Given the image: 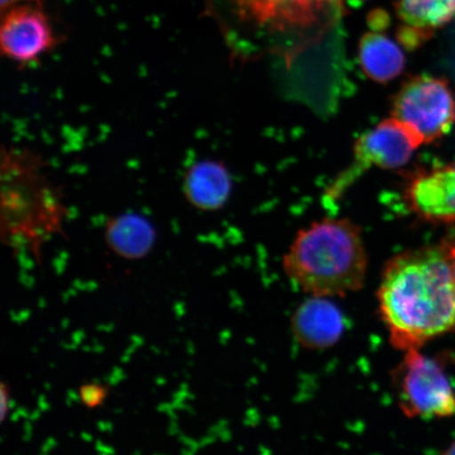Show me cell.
I'll list each match as a JSON object with an SVG mask.
<instances>
[{
    "label": "cell",
    "mask_w": 455,
    "mask_h": 455,
    "mask_svg": "<svg viewBox=\"0 0 455 455\" xmlns=\"http://www.w3.org/2000/svg\"><path fill=\"white\" fill-rule=\"evenodd\" d=\"M390 345L405 352L455 332V281L446 241L392 256L377 291Z\"/></svg>",
    "instance_id": "obj_1"
},
{
    "label": "cell",
    "mask_w": 455,
    "mask_h": 455,
    "mask_svg": "<svg viewBox=\"0 0 455 455\" xmlns=\"http://www.w3.org/2000/svg\"><path fill=\"white\" fill-rule=\"evenodd\" d=\"M282 264L289 281L310 297L358 292L369 264L362 228L346 218L313 221L297 233Z\"/></svg>",
    "instance_id": "obj_2"
},
{
    "label": "cell",
    "mask_w": 455,
    "mask_h": 455,
    "mask_svg": "<svg viewBox=\"0 0 455 455\" xmlns=\"http://www.w3.org/2000/svg\"><path fill=\"white\" fill-rule=\"evenodd\" d=\"M2 235L8 246L38 254L68 214L60 188L50 179L44 157L28 148L3 149Z\"/></svg>",
    "instance_id": "obj_3"
},
{
    "label": "cell",
    "mask_w": 455,
    "mask_h": 455,
    "mask_svg": "<svg viewBox=\"0 0 455 455\" xmlns=\"http://www.w3.org/2000/svg\"><path fill=\"white\" fill-rule=\"evenodd\" d=\"M229 39L233 33L295 50L321 43L339 24L344 0H208Z\"/></svg>",
    "instance_id": "obj_4"
},
{
    "label": "cell",
    "mask_w": 455,
    "mask_h": 455,
    "mask_svg": "<svg viewBox=\"0 0 455 455\" xmlns=\"http://www.w3.org/2000/svg\"><path fill=\"white\" fill-rule=\"evenodd\" d=\"M391 371L397 405L409 419H446L455 414V391L437 357L420 349L403 352Z\"/></svg>",
    "instance_id": "obj_5"
},
{
    "label": "cell",
    "mask_w": 455,
    "mask_h": 455,
    "mask_svg": "<svg viewBox=\"0 0 455 455\" xmlns=\"http://www.w3.org/2000/svg\"><path fill=\"white\" fill-rule=\"evenodd\" d=\"M391 117L411 129L423 146L443 139L455 124V95L451 84L425 74L408 78L392 100Z\"/></svg>",
    "instance_id": "obj_6"
},
{
    "label": "cell",
    "mask_w": 455,
    "mask_h": 455,
    "mask_svg": "<svg viewBox=\"0 0 455 455\" xmlns=\"http://www.w3.org/2000/svg\"><path fill=\"white\" fill-rule=\"evenodd\" d=\"M422 146L418 136L397 119L391 116L384 119L356 140L354 159L328 188L325 201L330 204L339 202L369 170L405 167Z\"/></svg>",
    "instance_id": "obj_7"
},
{
    "label": "cell",
    "mask_w": 455,
    "mask_h": 455,
    "mask_svg": "<svg viewBox=\"0 0 455 455\" xmlns=\"http://www.w3.org/2000/svg\"><path fill=\"white\" fill-rule=\"evenodd\" d=\"M60 38L42 4L28 0L3 11L0 50L17 68L34 67L56 48Z\"/></svg>",
    "instance_id": "obj_8"
},
{
    "label": "cell",
    "mask_w": 455,
    "mask_h": 455,
    "mask_svg": "<svg viewBox=\"0 0 455 455\" xmlns=\"http://www.w3.org/2000/svg\"><path fill=\"white\" fill-rule=\"evenodd\" d=\"M408 207L431 224L455 223V163L415 173L406 187Z\"/></svg>",
    "instance_id": "obj_9"
},
{
    "label": "cell",
    "mask_w": 455,
    "mask_h": 455,
    "mask_svg": "<svg viewBox=\"0 0 455 455\" xmlns=\"http://www.w3.org/2000/svg\"><path fill=\"white\" fill-rule=\"evenodd\" d=\"M297 343L308 350H325L337 345L346 330L339 307L326 297H310L298 306L291 318Z\"/></svg>",
    "instance_id": "obj_10"
},
{
    "label": "cell",
    "mask_w": 455,
    "mask_h": 455,
    "mask_svg": "<svg viewBox=\"0 0 455 455\" xmlns=\"http://www.w3.org/2000/svg\"><path fill=\"white\" fill-rule=\"evenodd\" d=\"M395 14L397 42L414 50L455 21V0H397Z\"/></svg>",
    "instance_id": "obj_11"
},
{
    "label": "cell",
    "mask_w": 455,
    "mask_h": 455,
    "mask_svg": "<svg viewBox=\"0 0 455 455\" xmlns=\"http://www.w3.org/2000/svg\"><path fill=\"white\" fill-rule=\"evenodd\" d=\"M370 30L358 43V61L365 76L374 83L388 84L400 76L406 66L401 44L384 32L389 20L369 19Z\"/></svg>",
    "instance_id": "obj_12"
},
{
    "label": "cell",
    "mask_w": 455,
    "mask_h": 455,
    "mask_svg": "<svg viewBox=\"0 0 455 455\" xmlns=\"http://www.w3.org/2000/svg\"><path fill=\"white\" fill-rule=\"evenodd\" d=\"M185 196L188 202L204 212H215L230 196L232 180L223 164L204 161L193 164L186 174Z\"/></svg>",
    "instance_id": "obj_13"
},
{
    "label": "cell",
    "mask_w": 455,
    "mask_h": 455,
    "mask_svg": "<svg viewBox=\"0 0 455 455\" xmlns=\"http://www.w3.org/2000/svg\"><path fill=\"white\" fill-rule=\"evenodd\" d=\"M156 240L155 227L139 214L127 213L107 225L106 241L112 251L127 259H140L151 252Z\"/></svg>",
    "instance_id": "obj_14"
},
{
    "label": "cell",
    "mask_w": 455,
    "mask_h": 455,
    "mask_svg": "<svg viewBox=\"0 0 455 455\" xmlns=\"http://www.w3.org/2000/svg\"><path fill=\"white\" fill-rule=\"evenodd\" d=\"M108 395H109V390L107 387L95 383L84 384L79 389V397L84 405L90 409L101 406Z\"/></svg>",
    "instance_id": "obj_15"
},
{
    "label": "cell",
    "mask_w": 455,
    "mask_h": 455,
    "mask_svg": "<svg viewBox=\"0 0 455 455\" xmlns=\"http://www.w3.org/2000/svg\"><path fill=\"white\" fill-rule=\"evenodd\" d=\"M10 405V389L4 382L0 385V422L4 423Z\"/></svg>",
    "instance_id": "obj_16"
},
{
    "label": "cell",
    "mask_w": 455,
    "mask_h": 455,
    "mask_svg": "<svg viewBox=\"0 0 455 455\" xmlns=\"http://www.w3.org/2000/svg\"><path fill=\"white\" fill-rule=\"evenodd\" d=\"M449 261H451L452 275L455 281V241H446Z\"/></svg>",
    "instance_id": "obj_17"
},
{
    "label": "cell",
    "mask_w": 455,
    "mask_h": 455,
    "mask_svg": "<svg viewBox=\"0 0 455 455\" xmlns=\"http://www.w3.org/2000/svg\"><path fill=\"white\" fill-rule=\"evenodd\" d=\"M25 2V0H2V11L11 7V5Z\"/></svg>",
    "instance_id": "obj_18"
},
{
    "label": "cell",
    "mask_w": 455,
    "mask_h": 455,
    "mask_svg": "<svg viewBox=\"0 0 455 455\" xmlns=\"http://www.w3.org/2000/svg\"><path fill=\"white\" fill-rule=\"evenodd\" d=\"M446 453L447 454H455V442L452 443V445L451 447H449Z\"/></svg>",
    "instance_id": "obj_19"
},
{
    "label": "cell",
    "mask_w": 455,
    "mask_h": 455,
    "mask_svg": "<svg viewBox=\"0 0 455 455\" xmlns=\"http://www.w3.org/2000/svg\"><path fill=\"white\" fill-rule=\"evenodd\" d=\"M360 2H363V0H360Z\"/></svg>",
    "instance_id": "obj_20"
}]
</instances>
